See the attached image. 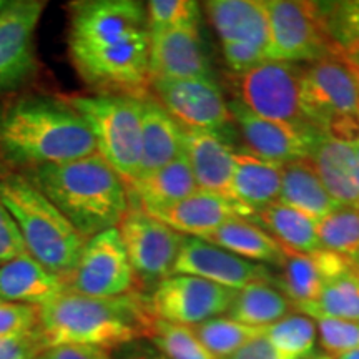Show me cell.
<instances>
[{
  "label": "cell",
  "instance_id": "cell-1",
  "mask_svg": "<svg viewBox=\"0 0 359 359\" xmlns=\"http://www.w3.org/2000/svg\"><path fill=\"white\" fill-rule=\"evenodd\" d=\"M67 42L75 70L95 93L150 95V30L145 4L74 2Z\"/></svg>",
  "mask_w": 359,
  "mask_h": 359
},
{
  "label": "cell",
  "instance_id": "cell-2",
  "mask_svg": "<svg viewBox=\"0 0 359 359\" xmlns=\"http://www.w3.org/2000/svg\"><path fill=\"white\" fill-rule=\"evenodd\" d=\"M93 154L95 138L64 98L20 95L0 103V160L11 168L29 172Z\"/></svg>",
  "mask_w": 359,
  "mask_h": 359
},
{
  "label": "cell",
  "instance_id": "cell-3",
  "mask_svg": "<svg viewBox=\"0 0 359 359\" xmlns=\"http://www.w3.org/2000/svg\"><path fill=\"white\" fill-rule=\"evenodd\" d=\"M39 318L43 349L58 344H88L111 353L133 341L148 339L156 316L143 291L93 298L65 290L39 306Z\"/></svg>",
  "mask_w": 359,
  "mask_h": 359
},
{
  "label": "cell",
  "instance_id": "cell-4",
  "mask_svg": "<svg viewBox=\"0 0 359 359\" xmlns=\"http://www.w3.org/2000/svg\"><path fill=\"white\" fill-rule=\"evenodd\" d=\"M22 175L87 240L118 226L130 206L127 183L98 154L45 165Z\"/></svg>",
  "mask_w": 359,
  "mask_h": 359
},
{
  "label": "cell",
  "instance_id": "cell-5",
  "mask_svg": "<svg viewBox=\"0 0 359 359\" xmlns=\"http://www.w3.org/2000/svg\"><path fill=\"white\" fill-rule=\"evenodd\" d=\"M0 201L15 223L27 253L55 275L69 276L87 238L20 172H0Z\"/></svg>",
  "mask_w": 359,
  "mask_h": 359
},
{
  "label": "cell",
  "instance_id": "cell-6",
  "mask_svg": "<svg viewBox=\"0 0 359 359\" xmlns=\"http://www.w3.org/2000/svg\"><path fill=\"white\" fill-rule=\"evenodd\" d=\"M83 120L102 156L127 183L140 172L143 98L123 93H90L62 97Z\"/></svg>",
  "mask_w": 359,
  "mask_h": 359
},
{
  "label": "cell",
  "instance_id": "cell-7",
  "mask_svg": "<svg viewBox=\"0 0 359 359\" xmlns=\"http://www.w3.org/2000/svg\"><path fill=\"white\" fill-rule=\"evenodd\" d=\"M304 64L264 60L253 69L228 75L235 100L262 118L314 132L303 102Z\"/></svg>",
  "mask_w": 359,
  "mask_h": 359
},
{
  "label": "cell",
  "instance_id": "cell-8",
  "mask_svg": "<svg viewBox=\"0 0 359 359\" xmlns=\"http://www.w3.org/2000/svg\"><path fill=\"white\" fill-rule=\"evenodd\" d=\"M268 60L309 64L338 47L327 27L323 2L266 0Z\"/></svg>",
  "mask_w": 359,
  "mask_h": 359
},
{
  "label": "cell",
  "instance_id": "cell-9",
  "mask_svg": "<svg viewBox=\"0 0 359 359\" xmlns=\"http://www.w3.org/2000/svg\"><path fill=\"white\" fill-rule=\"evenodd\" d=\"M303 102L318 133L336 120L359 116V64L343 45L304 64Z\"/></svg>",
  "mask_w": 359,
  "mask_h": 359
},
{
  "label": "cell",
  "instance_id": "cell-10",
  "mask_svg": "<svg viewBox=\"0 0 359 359\" xmlns=\"http://www.w3.org/2000/svg\"><path fill=\"white\" fill-rule=\"evenodd\" d=\"M116 230L123 241L138 290L154 291L161 281L173 276L185 235L132 203Z\"/></svg>",
  "mask_w": 359,
  "mask_h": 359
},
{
  "label": "cell",
  "instance_id": "cell-11",
  "mask_svg": "<svg viewBox=\"0 0 359 359\" xmlns=\"http://www.w3.org/2000/svg\"><path fill=\"white\" fill-rule=\"evenodd\" d=\"M65 286L74 293L93 298H115L138 290L116 228L87 240L77 264L65 278Z\"/></svg>",
  "mask_w": 359,
  "mask_h": 359
},
{
  "label": "cell",
  "instance_id": "cell-12",
  "mask_svg": "<svg viewBox=\"0 0 359 359\" xmlns=\"http://www.w3.org/2000/svg\"><path fill=\"white\" fill-rule=\"evenodd\" d=\"M236 291L196 276L173 275L148 294L151 313L160 320L196 326L228 313Z\"/></svg>",
  "mask_w": 359,
  "mask_h": 359
},
{
  "label": "cell",
  "instance_id": "cell-13",
  "mask_svg": "<svg viewBox=\"0 0 359 359\" xmlns=\"http://www.w3.org/2000/svg\"><path fill=\"white\" fill-rule=\"evenodd\" d=\"M150 95L183 128L222 132L233 125L228 102L212 77L151 80Z\"/></svg>",
  "mask_w": 359,
  "mask_h": 359
},
{
  "label": "cell",
  "instance_id": "cell-14",
  "mask_svg": "<svg viewBox=\"0 0 359 359\" xmlns=\"http://www.w3.org/2000/svg\"><path fill=\"white\" fill-rule=\"evenodd\" d=\"M45 2H7L0 12V95L20 87L37 70L35 30Z\"/></svg>",
  "mask_w": 359,
  "mask_h": 359
},
{
  "label": "cell",
  "instance_id": "cell-15",
  "mask_svg": "<svg viewBox=\"0 0 359 359\" xmlns=\"http://www.w3.org/2000/svg\"><path fill=\"white\" fill-rule=\"evenodd\" d=\"M173 275L196 276L235 291L255 281L275 283V276L263 264L236 257L195 236L183 238Z\"/></svg>",
  "mask_w": 359,
  "mask_h": 359
},
{
  "label": "cell",
  "instance_id": "cell-16",
  "mask_svg": "<svg viewBox=\"0 0 359 359\" xmlns=\"http://www.w3.org/2000/svg\"><path fill=\"white\" fill-rule=\"evenodd\" d=\"M228 107L231 111L233 125L240 132L246 150L259 160L285 165L294 160L308 158L314 142L321 135L262 118L236 100H231Z\"/></svg>",
  "mask_w": 359,
  "mask_h": 359
},
{
  "label": "cell",
  "instance_id": "cell-17",
  "mask_svg": "<svg viewBox=\"0 0 359 359\" xmlns=\"http://www.w3.org/2000/svg\"><path fill=\"white\" fill-rule=\"evenodd\" d=\"M210 77L198 22L150 34V82Z\"/></svg>",
  "mask_w": 359,
  "mask_h": 359
},
{
  "label": "cell",
  "instance_id": "cell-18",
  "mask_svg": "<svg viewBox=\"0 0 359 359\" xmlns=\"http://www.w3.org/2000/svg\"><path fill=\"white\" fill-rule=\"evenodd\" d=\"M150 215L175 231L195 238H205L230 219H253V215L235 200L205 190L195 191L188 198Z\"/></svg>",
  "mask_w": 359,
  "mask_h": 359
},
{
  "label": "cell",
  "instance_id": "cell-19",
  "mask_svg": "<svg viewBox=\"0 0 359 359\" xmlns=\"http://www.w3.org/2000/svg\"><path fill=\"white\" fill-rule=\"evenodd\" d=\"M348 266V258L333 251L318 250L303 255L285 250V262L280 266V276L275 278V285L293 308H298L313 303L320 296L325 283Z\"/></svg>",
  "mask_w": 359,
  "mask_h": 359
},
{
  "label": "cell",
  "instance_id": "cell-20",
  "mask_svg": "<svg viewBox=\"0 0 359 359\" xmlns=\"http://www.w3.org/2000/svg\"><path fill=\"white\" fill-rule=\"evenodd\" d=\"M235 154L222 132L185 128V156L200 190L231 198Z\"/></svg>",
  "mask_w": 359,
  "mask_h": 359
},
{
  "label": "cell",
  "instance_id": "cell-21",
  "mask_svg": "<svg viewBox=\"0 0 359 359\" xmlns=\"http://www.w3.org/2000/svg\"><path fill=\"white\" fill-rule=\"evenodd\" d=\"M205 11L222 43H253L268 55L266 0H210L205 2Z\"/></svg>",
  "mask_w": 359,
  "mask_h": 359
},
{
  "label": "cell",
  "instance_id": "cell-22",
  "mask_svg": "<svg viewBox=\"0 0 359 359\" xmlns=\"http://www.w3.org/2000/svg\"><path fill=\"white\" fill-rule=\"evenodd\" d=\"M185 155V128L151 95L143 98L142 160L138 177L167 167Z\"/></svg>",
  "mask_w": 359,
  "mask_h": 359
},
{
  "label": "cell",
  "instance_id": "cell-23",
  "mask_svg": "<svg viewBox=\"0 0 359 359\" xmlns=\"http://www.w3.org/2000/svg\"><path fill=\"white\" fill-rule=\"evenodd\" d=\"M65 290V278L45 268L29 253L0 266V302L42 306Z\"/></svg>",
  "mask_w": 359,
  "mask_h": 359
},
{
  "label": "cell",
  "instance_id": "cell-24",
  "mask_svg": "<svg viewBox=\"0 0 359 359\" xmlns=\"http://www.w3.org/2000/svg\"><path fill=\"white\" fill-rule=\"evenodd\" d=\"M308 160L323 185L339 205L359 206V167L356 147L320 135Z\"/></svg>",
  "mask_w": 359,
  "mask_h": 359
},
{
  "label": "cell",
  "instance_id": "cell-25",
  "mask_svg": "<svg viewBox=\"0 0 359 359\" xmlns=\"http://www.w3.org/2000/svg\"><path fill=\"white\" fill-rule=\"evenodd\" d=\"M198 190L190 163L183 155L167 167L130 183L128 196L135 200L133 205L140 206L148 213H156L188 198Z\"/></svg>",
  "mask_w": 359,
  "mask_h": 359
},
{
  "label": "cell",
  "instance_id": "cell-26",
  "mask_svg": "<svg viewBox=\"0 0 359 359\" xmlns=\"http://www.w3.org/2000/svg\"><path fill=\"white\" fill-rule=\"evenodd\" d=\"M283 165L259 160L250 154H235L231 200L253 215L280 201Z\"/></svg>",
  "mask_w": 359,
  "mask_h": 359
},
{
  "label": "cell",
  "instance_id": "cell-27",
  "mask_svg": "<svg viewBox=\"0 0 359 359\" xmlns=\"http://www.w3.org/2000/svg\"><path fill=\"white\" fill-rule=\"evenodd\" d=\"M280 201L316 222L339 206L338 201L327 193L308 158L283 165Z\"/></svg>",
  "mask_w": 359,
  "mask_h": 359
},
{
  "label": "cell",
  "instance_id": "cell-28",
  "mask_svg": "<svg viewBox=\"0 0 359 359\" xmlns=\"http://www.w3.org/2000/svg\"><path fill=\"white\" fill-rule=\"evenodd\" d=\"M253 223L262 226L281 248L294 253H314L320 248L318 222L298 210L276 201L255 213Z\"/></svg>",
  "mask_w": 359,
  "mask_h": 359
},
{
  "label": "cell",
  "instance_id": "cell-29",
  "mask_svg": "<svg viewBox=\"0 0 359 359\" xmlns=\"http://www.w3.org/2000/svg\"><path fill=\"white\" fill-rule=\"evenodd\" d=\"M201 240L243 259L268 263L278 268L285 262V250L262 226L245 218L230 219Z\"/></svg>",
  "mask_w": 359,
  "mask_h": 359
},
{
  "label": "cell",
  "instance_id": "cell-30",
  "mask_svg": "<svg viewBox=\"0 0 359 359\" xmlns=\"http://www.w3.org/2000/svg\"><path fill=\"white\" fill-rule=\"evenodd\" d=\"M293 304L271 281H255L236 291L228 316L253 327H266L288 316Z\"/></svg>",
  "mask_w": 359,
  "mask_h": 359
},
{
  "label": "cell",
  "instance_id": "cell-31",
  "mask_svg": "<svg viewBox=\"0 0 359 359\" xmlns=\"http://www.w3.org/2000/svg\"><path fill=\"white\" fill-rule=\"evenodd\" d=\"M314 320L359 321V273L351 266L330 278L313 303L296 308Z\"/></svg>",
  "mask_w": 359,
  "mask_h": 359
},
{
  "label": "cell",
  "instance_id": "cell-32",
  "mask_svg": "<svg viewBox=\"0 0 359 359\" xmlns=\"http://www.w3.org/2000/svg\"><path fill=\"white\" fill-rule=\"evenodd\" d=\"M318 327L306 314L291 313L283 320L266 326L263 336L291 359H308L314 351Z\"/></svg>",
  "mask_w": 359,
  "mask_h": 359
},
{
  "label": "cell",
  "instance_id": "cell-33",
  "mask_svg": "<svg viewBox=\"0 0 359 359\" xmlns=\"http://www.w3.org/2000/svg\"><path fill=\"white\" fill-rule=\"evenodd\" d=\"M191 327L215 359H226L251 339L263 336L264 331V327L246 326L230 318H213Z\"/></svg>",
  "mask_w": 359,
  "mask_h": 359
},
{
  "label": "cell",
  "instance_id": "cell-34",
  "mask_svg": "<svg viewBox=\"0 0 359 359\" xmlns=\"http://www.w3.org/2000/svg\"><path fill=\"white\" fill-rule=\"evenodd\" d=\"M316 230L321 250L354 257L359 253V206L339 205L318 222Z\"/></svg>",
  "mask_w": 359,
  "mask_h": 359
},
{
  "label": "cell",
  "instance_id": "cell-35",
  "mask_svg": "<svg viewBox=\"0 0 359 359\" xmlns=\"http://www.w3.org/2000/svg\"><path fill=\"white\" fill-rule=\"evenodd\" d=\"M147 341L168 359H215L196 338L191 326L155 318Z\"/></svg>",
  "mask_w": 359,
  "mask_h": 359
},
{
  "label": "cell",
  "instance_id": "cell-36",
  "mask_svg": "<svg viewBox=\"0 0 359 359\" xmlns=\"http://www.w3.org/2000/svg\"><path fill=\"white\" fill-rule=\"evenodd\" d=\"M200 20V6L193 0H150L147 22L150 34Z\"/></svg>",
  "mask_w": 359,
  "mask_h": 359
},
{
  "label": "cell",
  "instance_id": "cell-37",
  "mask_svg": "<svg viewBox=\"0 0 359 359\" xmlns=\"http://www.w3.org/2000/svg\"><path fill=\"white\" fill-rule=\"evenodd\" d=\"M316 327L327 356L339 358L359 349V321L316 320Z\"/></svg>",
  "mask_w": 359,
  "mask_h": 359
},
{
  "label": "cell",
  "instance_id": "cell-38",
  "mask_svg": "<svg viewBox=\"0 0 359 359\" xmlns=\"http://www.w3.org/2000/svg\"><path fill=\"white\" fill-rule=\"evenodd\" d=\"M327 27L336 42L346 45L359 37V0L348 2H323Z\"/></svg>",
  "mask_w": 359,
  "mask_h": 359
},
{
  "label": "cell",
  "instance_id": "cell-39",
  "mask_svg": "<svg viewBox=\"0 0 359 359\" xmlns=\"http://www.w3.org/2000/svg\"><path fill=\"white\" fill-rule=\"evenodd\" d=\"M39 325V306L0 302V338L37 333Z\"/></svg>",
  "mask_w": 359,
  "mask_h": 359
},
{
  "label": "cell",
  "instance_id": "cell-40",
  "mask_svg": "<svg viewBox=\"0 0 359 359\" xmlns=\"http://www.w3.org/2000/svg\"><path fill=\"white\" fill-rule=\"evenodd\" d=\"M223 57L226 65L230 67L233 74H240V72L253 69L255 65L262 64V62L268 60L266 52L257 47L253 43L245 42H230L222 43Z\"/></svg>",
  "mask_w": 359,
  "mask_h": 359
},
{
  "label": "cell",
  "instance_id": "cell-41",
  "mask_svg": "<svg viewBox=\"0 0 359 359\" xmlns=\"http://www.w3.org/2000/svg\"><path fill=\"white\" fill-rule=\"evenodd\" d=\"M24 253H27V250L20 233L6 206L0 201V266Z\"/></svg>",
  "mask_w": 359,
  "mask_h": 359
},
{
  "label": "cell",
  "instance_id": "cell-42",
  "mask_svg": "<svg viewBox=\"0 0 359 359\" xmlns=\"http://www.w3.org/2000/svg\"><path fill=\"white\" fill-rule=\"evenodd\" d=\"M42 349L39 331L32 334L0 338V359H34Z\"/></svg>",
  "mask_w": 359,
  "mask_h": 359
},
{
  "label": "cell",
  "instance_id": "cell-43",
  "mask_svg": "<svg viewBox=\"0 0 359 359\" xmlns=\"http://www.w3.org/2000/svg\"><path fill=\"white\" fill-rule=\"evenodd\" d=\"M34 359H114L107 349L88 344H58L45 348Z\"/></svg>",
  "mask_w": 359,
  "mask_h": 359
},
{
  "label": "cell",
  "instance_id": "cell-44",
  "mask_svg": "<svg viewBox=\"0 0 359 359\" xmlns=\"http://www.w3.org/2000/svg\"><path fill=\"white\" fill-rule=\"evenodd\" d=\"M226 359H291L273 346L264 336L251 339Z\"/></svg>",
  "mask_w": 359,
  "mask_h": 359
},
{
  "label": "cell",
  "instance_id": "cell-45",
  "mask_svg": "<svg viewBox=\"0 0 359 359\" xmlns=\"http://www.w3.org/2000/svg\"><path fill=\"white\" fill-rule=\"evenodd\" d=\"M111 356H114V359H168L147 339H138L130 344H125V346L116 349L115 354H111Z\"/></svg>",
  "mask_w": 359,
  "mask_h": 359
},
{
  "label": "cell",
  "instance_id": "cell-46",
  "mask_svg": "<svg viewBox=\"0 0 359 359\" xmlns=\"http://www.w3.org/2000/svg\"><path fill=\"white\" fill-rule=\"evenodd\" d=\"M343 47H344V50H346L349 55H351L354 60L359 64V37L349 40V42L346 45H343Z\"/></svg>",
  "mask_w": 359,
  "mask_h": 359
},
{
  "label": "cell",
  "instance_id": "cell-47",
  "mask_svg": "<svg viewBox=\"0 0 359 359\" xmlns=\"http://www.w3.org/2000/svg\"><path fill=\"white\" fill-rule=\"evenodd\" d=\"M348 262L351 263V266H353L354 269H356V271L359 273V253L354 255V257H349V258H348Z\"/></svg>",
  "mask_w": 359,
  "mask_h": 359
},
{
  "label": "cell",
  "instance_id": "cell-48",
  "mask_svg": "<svg viewBox=\"0 0 359 359\" xmlns=\"http://www.w3.org/2000/svg\"><path fill=\"white\" fill-rule=\"evenodd\" d=\"M334 359H359V349H358V351L346 353V354H343V356H339V358H334Z\"/></svg>",
  "mask_w": 359,
  "mask_h": 359
},
{
  "label": "cell",
  "instance_id": "cell-49",
  "mask_svg": "<svg viewBox=\"0 0 359 359\" xmlns=\"http://www.w3.org/2000/svg\"><path fill=\"white\" fill-rule=\"evenodd\" d=\"M308 359H334L331 356H327V354H325V356H314V358H308Z\"/></svg>",
  "mask_w": 359,
  "mask_h": 359
},
{
  "label": "cell",
  "instance_id": "cell-50",
  "mask_svg": "<svg viewBox=\"0 0 359 359\" xmlns=\"http://www.w3.org/2000/svg\"><path fill=\"white\" fill-rule=\"evenodd\" d=\"M6 6H7V2H2V0H0V12L4 11V7H6Z\"/></svg>",
  "mask_w": 359,
  "mask_h": 359
},
{
  "label": "cell",
  "instance_id": "cell-51",
  "mask_svg": "<svg viewBox=\"0 0 359 359\" xmlns=\"http://www.w3.org/2000/svg\"><path fill=\"white\" fill-rule=\"evenodd\" d=\"M356 156H358V167H359V145H356Z\"/></svg>",
  "mask_w": 359,
  "mask_h": 359
}]
</instances>
